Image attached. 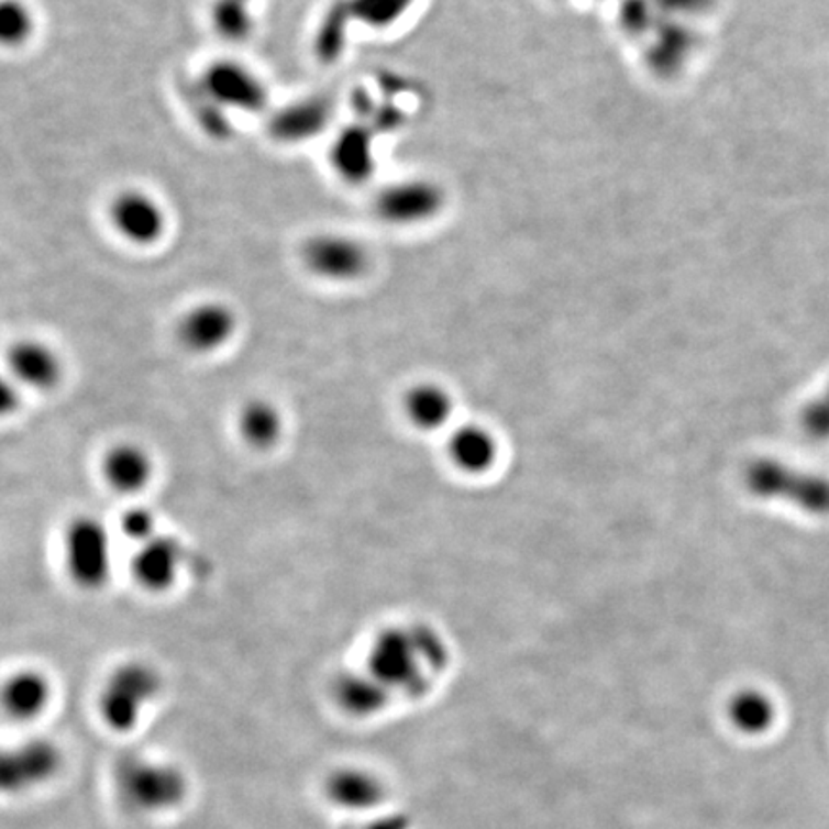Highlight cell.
<instances>
[{"label":"cell","mask_w":829,"mask_h":829,"mask_svg":"<svg viewBox=\"0 0 829 829\" xmlns=\"http://www.w3.org/2000/svg\"><path fill=\"white\" fill-rule=\"evenodd\" d=\"M447 664V649L432 628H386L378 633L365 671L371 672L390 694L419 697L430 689V676Z\"/></svg>","instance_id":"cell-1"},{"label":"cell","mask_w":829,"mask_h":829,"mask_svg":"<svg viewBox=\"0 0 829 829\" xmlns=\"http://www.w3.org/2000/svg\"><path fill=\"white\" fill-rule=\"evenodd\" d=\"M112 789L125 813L156 820L179 813L190 797V777L181 764L151 753H128L112 769Z\"/></svg>","instance_id":"cell-2"},{"label":"cell","mask_w":829,"mask_h":829,"mask_svg":"<svg viewBox=\"0 0 829 829\" xmlns=\"http://www.w3.org/2000/svg\"><path fill=\"white\" fill-rule=\"evenodd\" d=\"M164 689L159 672L144 661H125L106 674L97 694V717L113 736H129L143 725Z\"/></svg>","instance_id":"cell-3"},{"label":"cell","mask_w":829,"mask_h":829,"mask_svg":"<svg viewBox=\"0 0 829 829\" xmlns=\"http://www.w3.org/2000/svg\"><path fill=\"white\" fill-rule=\"evenodd\" d=\"M298 262L311 279L327 285H354L369 273L371 254L367 244L354 234L324 229L300 242Z\"/></svg>","instance_id":"cell-4"},{"label":"cell","mask_w":829,"mask_h":829,"mask_svg":"<svg viewBox=\"0 0 829 829\" xmlns=\"http://www.w3.org/2000/svg\"><path fill=\"white\" fill-rule=\"evenodd\" d=\"M106 223L113 236L135 250L158 248L166 241L172 218L164 202L143 187L115 190L106 205Z\"/></svg>","instance_id":"cell-5"},{"label":"cell","mask_w":829,"mask_h":829,"mask_svg":"<svg viewBox=\"0 0 829 829\" xmlns=\"http://www.w3.org/2000/svg\"><path fill=\"white\" fill-rule=\"evenodd\" d=\"M62 557L69 581L85 592H99L112 578V538L102 520L79 515L69 520L62 540Z\"/></svg>","instance_id":"cell-6"},{"label":"cell","mask_w":829,"mask_h":829,"mask_svg":"<svg viewBox=\"0 0 829 829\" xmlns=\"http://www.w3.org/2000/svg\"><path fill=\"white\" fill-rule=\"evenodd\" d=\"M197 92L223 112L259 115L272 106L264 77L236 58H218L205 66L198 74Z\"/></svg>","instance_id":"cell-7"},{"label":"cell","mask_w":829,"mask_h":829,"mask_svg":"<svg viewBox=\"0 0 829 829\" xmlns=\"http://www.w3.org/2000/svg\"><path fill=\"white\" fill-rule=\"evenodd\" d=\"M747 488L764 499H784L805 513L829 517V480L777 460H756L747 467Z\"/></svg>","instance_id":"cell-8"},{"label":"cell","mask_w":829,"mask_h":829,"mask_svg":"<svg viewBox=\"0 0 829 829\" xmlns=\"http://www.w3.org/2000/svg\"><path fill=\"white\" fill-rule=\"evenodd\" d=\"M66 754L54 739H22L4 749L0 761V785L8 797H23L45 789L62 776Z\"/></svg>","instance_id":"cell-9"},{"label":"cell","mask_w":829,"mask_h":829,"mask_svg":"<svg viewBox=\"0 0 829 829\" xmlns=\"http://www.w3.org/2000/svg\"><path fill=\"white\" fill-rule=\"evenodd\" d=\"M239 327V313L231 303L208 298L183 311L175 324V339L189 354L213 355L233 342Z\"/></svg>","instance_id":"cell-10"},{"label":"cell","mask_w":829,"mask_h":829,"mask_svg":"<svg viewBox=\"0 0 829 829\" xmlns=\"http://www.w3.org/2000/svg\"><path fill=\"white\" fill-rule=\"evenodd\" d=\"M321 793L324 803L340 815H373L385 807L388 785L369 766L346 762L324 774Z\"/></svg>","instance_id":"cell-11"},{"label":"cell","mask_w":829,"mask_h":829,"mask_svg":"<svg viewBox=\"0 0 829 829\" xmlns=\"http://www.w3.org/2000/svg\"><path fill=\"white\" fill-rule=\"evenodd\" d=\"M7 367L12 383L35 393H48L60 385L64 363L48 342L33 336L18 339L7 347Z\"/></svg>","instance_id":"cell-12"},{"label":"cell","mask_w":829,"mask_h":829,"mask_svg":"<svg viewBox=\"0 0 829 829\" xmlns=\"http://www.w3.org/2000/svg\"><path fill=\"white\" fill-rule=\"evenodd\" d=\"M329 166L340 183L360 187L375 174V135L369 123L350 121L336 131L329 146Z\"/></svg>","instance_id":"cell-13"},{"label":"cell","mask_w":829,"mask_h":829,"mask_svg":"<svg viewBox=\"0 0 829 829\" xmlns=\"http://www.w3.org/2000/svg\"><path fill=\"white\" fill-rule=\"evenodd\" d=\"M185 565V548L174 535L162 534L139 545L129 573L136 586L151 594H164L175 586Z\"/></svg>","instance_id":"cell-14"},{"label":"cell","mask_w":829,"mask_h":829,"mask_svg":"<svg viewBox=\"0 0 829 829\" xmlns=\"http://www.w3.org/2000/svg\"><path fill=\"white\" fill-rule=\"evenodd\" d=\"M54 686L38 668L23 666L8 674L2 684V710L12 725H33L53 707Z\"/></svg>","instance_id":"cell-15"},{"label":"cell","mask_w":829,"mask_h":829,"mask_svg":"<svg viewBox=\"0 0 829 829\" xmlns=\"http://www.w3.org/2000/svg\"><path fill=\"white\" fill-rule=\"evenodd\" d=\"M332 121V104L323 97H303L273 110L267 133L279 144H303L323 135Z\"/></svg>","instance_id":"cell-16"},{"label":"cell","mask_w":829,"mask_h":829,"mask_svg":"<svg viewBox=\"0 0 829 829\" xmlns=\"http://www.w3.org/2000/svg\"><path fill=\"white\" fill-rule=\"evenodd\" d=\"M156 463L151 452L136 442H118L100 460V475L110 490L120 496H136L154 480Z\"/></svg>","instance_id":"cell-17"},{"label":"cell","mask_w":829,"mask_h":829,"mask_svg":"<svg viewBox=\"0 0 829 829\" xmlns=\"http://www.w3.org/2000/svg\"><path fill=\"white\" fill-rule=\"evenodd\" d=\"M331 697L334 707L352 720H369L385 712L394 695L371 672H340L332 679Z\"/></svg>","instance_id":"cell-18"},{"label":"cell","mask_w":829,"mask_h":829,"mask_svg":"<svg viewBox=\"0 0 829 829\" xmlns=\"http://www.w3.org/2000/svg\"><path fill=\"white\" fill-rule=\"evenodd\" d=\"M436 195L427 183H394L373 198L375 218L388 225H409L432 213Z\"/></svg>","instance_id":"cell-19"},{"label":"cell","mask_w":829,"mask_h":829,"mask_svg":"<svg viewBox=\"0 0 829 829\" xmlns=\"http://www.w3.org/2000/svg\"><path fill=\"white\" fill-rule=\"evenodd\" d=\"M236 434L250 450L269 452L285 434L283 411L267 398L246 400L236 413Z\"/></svg>","instance_id":"cell-20"},{"label":"cell","mask_w":829,"mask_h":829,"mask_svg":"<svg viewBox=\"0 0 829 829\" xmlns=\"http://www.w3.org/2000/svg\"><path fill=\"white\" fill-rule=\"evenodd\" d=\"M498 442L490 430L467 424L453 432L447 453L455 467L468 475H480L494 467L498 460Z\"/></svg>","instance_id":"cell-21"},{"label":"cell","mask_w":829,"mask_h":829,"mask_svg":"<svg viewBox=\"0 0 829 829\" xmlns=\"http://www.w3.org/2000/svg\"><path fill=\"white\" fill-rule=\"evenodd\" d=\"M404 413L414 429L434 432L452 419L453 398L444 386L421 383L409 388L404 398Z\"/></svg>","instance_id":"cell-22"},{"label":"cell","mask_w":829,"mask_h":829,"mask_svg":"<svg viewBox=\"0 0 829 829\" xmlns=\"http://www.w3.org/2000/svg\"><path fill=\"white\" fill-rule=\"evenodd\" d=\"M206 18L211 33L226 45H244L256 33L252 0H210Z\"/></svg>","instance_id":"cell-23"},{"label":"cell","mask_w":829,"mask_h":829,"mask_svg":"<svg viewBox=\"0 0 829 829\" xmlns=\"http://www.w3.org/2000/svg\"><path fill=\"white\" fill-rule=\"evenodd\" d=\"M776 703L761 689H741L728 703V718L733 728L747 736H761L776 722Z\"/></svg>","instance_id":"cell-24"},{"label":"cell","mask_w":829,"mask_h":829,"mask_svg":"<svg viewBox=\"0 0 829 829\" xmlns=\"http://www.w3.org/2000/svg\"><path fill=\"white\" fill-rule=\"evenodd\" d=\"M37 31V15L27 0L0 2V43L4 51H18L31 43Z\"/></svg>","instance_id":"cell-25"},{"label":"cell","mask_w":829,"mask_h":829,"mask_svg":"<svg viewBox=\"0 0 829 829\" xmlns=\"http://www.w3.org/2000/svg\"><path fill=\"white\" fill-rule=\"evenodd\" d=\"M350 22L371 31L388 30L408 12L413 0H340Z\"/></svg>","instance_id":"cell-26"},{"label":"cell","mask_w":829,"mask_h":829,"mask_svg":"<svg viewBox=\"0 0 829 829\" xmlns=\"http://www.w3.org/2000/svg\"><path fill=\"white\" fill-rule=\"evenodd\" d=\"M120 530L129 542L143 545L159 534L158 519L146 506L129 507L121 513Z\"/></svg>","instance_id":"cell-27"},{"label":"cell","mask_w":829,"mask_h":829,"mask_svg":"<svg viewBox=\"0 0 829 829\" xmlns=\"http://www.w3.org/2000/svg\"><path fill=\"white\" fill-rule=\"evenodd\" d=\"M803 429L815 440H829V385L803 411Z\"/></svg>","instance_id":"cell-28"},{"label":"cell","mask_w":829,"mask_h":829,"mask_svg":"<svg viewBox=\"0 0 829 829\" xmlns=\"http://www.w3.org/2000/svg\"><path fill=\"white\" fill-rule=\"evenodd\" d=\"M365 829H408V820L404 816H386L371 822Z\"/></svg>","instance_id":"cell-29"},{"label":"cell","mask_w":829,"mask_h":829,"mask_svg":"<svg viewBox=\"0 0 829 829\" xmlns=\"http://www.w3.org/2000/svg\"><path fill=\"white\" fill-rule=\"evenodd\" d=\"M252 2H254V0H252Z\"/></svg>","instance_id":"cell-30"}]
</instances>
